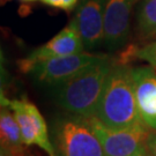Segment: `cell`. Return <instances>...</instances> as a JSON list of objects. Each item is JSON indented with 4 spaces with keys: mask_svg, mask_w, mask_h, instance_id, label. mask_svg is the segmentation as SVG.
I'll return each instance as SVG.
<instances>
[{
    "mask_svg": "<svg viewBox=\"0 0 156 156\" xmlns=\"http://www.w3.org/2000/svg\"><path fill=\"white\" fill-rule=\"evenodd\" d=\"M106 57L109 56L81 52L71 56L51 58L37 62L30 73L39 83L55 87L83 71L84 68L105 59Z\"/></svg>",
    "mask_w": 156,
    "mask_h": 156,
    "instance_id": "obj_6",
    "label": "cell"
},
{
    "mask_svg": "<svg viewBox=\"0 0 156 156\" xmlns=\"http://www.w3.org/2000/svg\"><path fill=\"white\" fill-rule=\"evenodd\" d=\"M139 59L147 62L156 71V41L139 49Z\"/></svg>",
    "mask_w": 156,
    "mask_h": 156,
    "instance_id": "obj_13",
    "label": "cell"
},
{
    "mask_svg": "<svg viewBox=\"0 0 156 156\" xmlns=\"http://www.w3.org/2000/svg\"><path fill=\"white\" fill-rule=\"evenodd\" d=\"M2 64L4 62H0V108H9L11 100H8L5 94V89L8 82V74Z\"/></svg>",
    "mask_w": 156,
    "mask_h": 156,
    "instance_id": "obj_14",
    "label": "cell"
},
{
    "mask_svg": "<svg viewBox=\"0 0 156 156\" xmlns=\"http://www.w3.org/2000/svg\"><path fill=\"white\" fill-rule=\"evenodd\" d=\"M41 1L45 5L64 11H71L78 4V0H41Z\"/></svg>",
    "mask_w": 156,
    "mask_h": 156,
    "instance_id": "obj_15",
    "label": "cell"
},
{
    "mask_svg": "<svg viewBox=\"0 0 156 156\" xmlns=\"http://www.w3.org/2000/svg\"><path fill=\"white\" fill-rule=\"evenodd\" d=\"M132 69L128 65L115 64L109 74L95 115L106 127L119 129L142 123L134 94Z\"/></svg>",
    "mask_w": 156,
    "mask_h": 156,
    "instance_id": "obj_2",
    "label": "cell"
},
{
    "mask_svg": "<svg viewBox=\"0 0 156 156\" xmlns=\"http://www.w3.org/2000/svg\"><path fill=\"white\" fill-rule=\"evenodd\" d=\"M113 65V59L106 57L55 86L53 97L57 104L68 113L87 118L95 116Z\"/></svg>",
    "mask_w": 156,
    "mask_h": 156,
    "instance_id": "obj_1",
    "label": "cell"
},
{
    "mask_svg": "<svg viewBox=\"0 0 156 156\" xmlns=\"http://www.w3.org/2000/svg\"><path fill=\"white\" fill-rule=\"evenodd\" d=\"M83 49L84 45L82 38L76 28L75 21L72 20L66 28L52 37L48 43L35 49L27 58L20 59L17 62V67L22 73L28 74L33 71L34 66L37 62L51 58L81 53L83 52Z\"/></svg>",
    "mask_w": 156,
    "mask_h": 156,
    "instance_id": "obj_7",
    "label": "cell"
},
{
    "mask_svg": "<svg viewBox=\"0 0 156 156\" xmlns=\"http://www.w3.org/2000/svg\"><path fill=\"white\" fill-rule=\"evenodd\" d=\"M0 146L13 151L26 146L19 123L9 108H0Z\"/></svg>",
    "mask_w": 156,
    "mask_h": 156,
    "instance_id": "obj_11",
    "label": "cell"
},
{
    "mask_svg": "<svg viewBox=\"0 0 156 156\" xmlns=\"http://www.w3.org/2000/svg\"><path fill=\"white\" fill-rule=\"evenodd\" d=\"M136 0H106L104 11V45L109 51L120 49L127 42L129 20Z\"/></svg>",
    "mask_w": 156,
    "mask_h": 156,
    "instance_id": "obj_9",
    "label": "cell"
},
{
    "mask_svg": "<svg viewBox=\"0 0 156 156\" xmlns=\"http://www.w3.org/2000/svg\"><path fill=\"white\" fill-rule=\"evenodd\" d=\"M106 0H81L75 21L84 49L95 50L104 44V11Z\"/></svg>",
    "mask_w": 156,
    "mask_h": 156,
    "instance_id": "obj_8",
    "label": "cell"
},
{
    "mask_svg": "<svg viewBox=\"0 0 156 156\" xmlns=\"http://www.w3.org/2000/svg\"><path fill=\"white\" fill-rule=\"evenodd\" d=\"M134 94L142 122L156 129V71L153 67L132 69Z\"/></svg>",
    "mask_w": 156,
    "mask_h": 156,
    "instance_id": "obj_10",
    "label": "cell"
},
{
    "mask_svg": "<svg viewBox=\"0 0 156 156\" xmlns=\"http://www.w3.org/2000/svg\"><path fill=\"white\" fill-rule=\"evenodd\" d=\"M20 1H24V2H29V1H36V0H20Z\"/></svg>",
    "mask_w": 156,
    "mask_h": 156,
    "instance_id": "obj_20",
    "label": "cell"
},
{
    "mask_svg": "<svg viewBox=\"0 0 156 156\" xmlns=\"http://www.w3.org/2000/svg\"><path fill=\"white\" fill-rule=\"evenodd\" d=\"M138 31L142 38L156 37V0H144L136 14Z\"/></svg>",
    "mask_w": 156,
    "mask_h": 156,
    "instance_id": "obj_12",
    "label": "cell"
},
{
    "mask_svg": "<svg viewBox=\"0 0 156 156\" xmlns=\"http://www.w3.org/2000/svg\"><path fill=\"white\" fill-rule=\"evenodd\" d=\"M52 144L57 156H105L90 119L67 113L52 123Z\"/></svg>",
    "mask_w": 156,
    "mask_h": 156,
    "instance_id": "obj_3",
    "label": "cell"
},
{
    "mask_svg": "<svg viewBox=\"0 0 156 156\" xmlns=\"http://www.w3.org/2000/svg\"><path fill=\"white\" fill-rule=\"evenodd\" d=\"M0 62H5V58H4V53H2V50H1V48H0Z\"/></svg>",
    "mask_w": 156,
    "mask_h": 156,
    "instance_id": "obj_19",
    "label": "cell"
},
{
    "mask_svg": "<svg viewBox=\"0 0 156 156\" xmlns=\"http://www.w3.org/2000/svg\"><path fill=\"white\" fill-rule=\"evenodd\" d=\"M148 156H153V155H151V154H149V155H148Z\"/></svg>",
    "mask_w": 156,
    "mask_h": 156,
    "instance_id": "obj_21",
    "label": "cell"
},
{
    "mask_svg": "<svg viewBox=\"0 0 156 156\" xmlns=\"http://www.w3.org/2000/svg\"><path fill=\"white\" fill-rule=\"evenodd\" d=\"M148 155H149V153L147 151V147H146V146H142V147H140L138 151H134L133 154L129 156H148Z\"/></svg>",
    "mask_w": 156,
    "mask_h": 156,
    "instance_id": "obj_18",
    "label": "cell"
},
{
    "mask_svg": "<svg viewBox=\"0 0 156 156\" xmlns=\"http://www.w3.org/2000/svg\"><path fill=\"white\" fill-rule=\"evenodd\" d=\"M95 133L100 139L105 156H129L146 146L151 129L147 124L139 123L119 129L106 127L97 117H89Z\"/></svg>",
    "mask_w": 156,
    "mask_h": 156,
    "instance_id": "obj_4",
    "label": "cell"
},
{
    "mask_svg": "<svg viewBox=\"0 0 156 156\" xmlns=\"http://www.w3.org/2000/svg\"><path fill=\"white\" fill-rule=\"evenodd\" d=\"M9 109L16 118L24 145L38 146L49 156H57L53 144L50 140L49 128L38 108L23 95L21 98L11 100Z\"/></svg>",
    "mask_w": 156,
    "mask_h": 156,
    "instance_id": "obj_5",
    "label": "cell"
},
{
    "mask_svg": "<svg viewBox=\"0 0 156 156\" xmlns=\"http://www.w3.org/2000/svg\"><path fill=\"white\" fill-rule=\"evenodd\" d=\"M0 156H34L28 149V146H24L20 149H7L0 146Z\"/></svg>",
    "mask_w": 156,
    "mask_h": 156,
    "instance_id": "obj_16",
    "label": "cell"
},
{
    "mask_svg": "<svg viewBox=\"0 0 156 156\" xmlns=\"http://www.w3.org/2000/svg\"><path fill=\"white\" fill-rule=\"evenodd\" d=\"M146 147H147V151H148V153L151 155L156 156V129L151 131V135H149V138L147 140Z\"/></svg>",
    "mask_w": 156,
    "mask_h": 156,
    "instance_id": "obj_17",
    "label": "cell"
}]
</instances>
